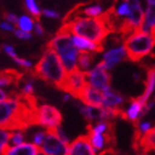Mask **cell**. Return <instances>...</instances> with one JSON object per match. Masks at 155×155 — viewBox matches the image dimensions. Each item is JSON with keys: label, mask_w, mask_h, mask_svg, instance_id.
<instances>
[{"label": "cell", "mask_w": 155, "mask_h": 155, "mask_svg": "<svg viewBox=\"0 0 155 155\" xmlns=\"http://www.w3.org/2000/svg\"><path fill=\"white\" fill-rule=\"evenodd\" d=\"M142 31L155 35V0H149L144 10V20L141 27Z\"/></svg>", "instance_id": "obj_16"}, {"label": "cell", "mask_w": 155, "mask_h": 155, "mask_svg": "<svg viewBox=\"0 0 155 155\" xmlns=\"http://www.w3.org/2000/svg\"><path fill=\"white\" fill-rule=\"evenodd\" d=\"M9 93L7 92L5 89H1L0 87V102H2V101H6L8 97H9Z\"/></svg>", "instance_id": "obj_40"}, {"label": "cell", "mask_w": 155, "mask_h": 155, "mask_svg": "<svg viewBox=\"0 0 155 155\" xmlns=\"http://www.w3.org/2000/svg\"><path fill=\"white\" fill-rule=\"evenodd\" d=\"M18 18H19V17L17 16L16 13H13V12L5 13V21L11 23V25H13V26H16V25H17V22H18Z\"/></svg>", "instance_id": "obj_37"}, {"label": "cell", "mask_w": 155, "mask_h": 155, "mask_svg": "<svg viewBox=\"0 0 155 155\" xmlns=\"http://www.w3.org/2000/svg\"><path fill=\"white\" fill-rule=\"evenodd\" d=\"M125 58H127V54H126V50L124 48V45H119L115 48L109 49L104 52L101 63L107 71H110L116 64H119L120 62L125 60Z\"/></svg>", "instance_id": "obj_10"}, {"label": "cell", "mask_w": 155, "mask_h": 155, "mask_svg": "<svg viewBox=\"0 0 155 155\" xmlns=\"http://www.w3.org/2000/svg\"><path fill=\"white\" fill-rule=\"evenodd\" d=\"M75 100L80 101L81 103L85 104V105H90V107H102L103 103V93L102 91L97 90L90 85H85L82 89L79 95L77 97Z\"/></svg>", "instance_id": "obj_11"}, {"label": "cell", "mask_w": 155, "mask_h": 155, "mask_svg": "<svg viewBox=\"0 0 155 155\" xmlns=\"http://www.w3.org/2000/svg\"><path fill=\"white\" fill-rule=\"evenodd\" d=\"M35 23L36 20L29 15H22L18 18V22H17V29L25 31V32H32L33 28H35Z\"/></svg>", "instance_id": "obj_23"}, {"label": "cell", "mask_w": 155, "mask_h": 155, "mask_svg": "<svg viewBox=\"0 0 155 155\" xmlns=\"http://www.w3.org/2000/svg\"><path fill=\"white\" fill-rule=\"evenodd\" d=\"M87 84L97 90L104 91L107 87H111V74L103 68L101 62H99L95 67L90 69L85 73Z\"/></svg>", "instance_id": "obj_7"}, {"label": "cell", "mask_w": 155, "mask_h": 155, "mask_svg": "<svg viewBox=\"0 0 155 155\" xmlns=\"http://www.w3.org/2000/svg\"><path fill=\"white\" fill-rule=\"evenodd\" d=\"M11 131L7 129H0V155H3L7 147L10 145Z\"/></svg>", "instance_id": "obj_27"}, {"label": "cell", "mask_w": 155, "mask_h": 155, "mask_svg": "<svg viewBox=\"0 0 155 155\" xmlns=\"http://www.w3.org/2000/svg\"><path fill=\"white\" fill-rule=\"evenodd\" d=\"M60 30L73 36L85 38L97 45H102L103 40L111 32L104 15L101 18L73 16V18L64 20Z\"/></svg>", "instance_id": "obj_2"}, {"label": "cell", "mask_w": 155, "mask_h": 155, "mask_svg": "<svg viewBox=\"0 0 155 155\" xmlns=\"http://www.w3.org/2000/svg\"><path fill=\"white\" fill-rule=\"evenodd\" d=\"M25 6H26L27 11L29 12V16H31L35 19H38L39 17L41 16V11L42 9L40 8V6L38 5L37 1L35 0H26L25 1Z\"/></svg>", "instance_id": "obj_26"}, {"label": "cell", "mask_w": 155, "mask_h": 155, "mask_svg": "<svg viewBox=\"0 0 155 155\" xmlns=\"http://www.w3.org/2000/svg\"><path fill=\"white\" fill-rule=\"evenodd\" d=\"M13 33H15V36H16L18 39H20V40H25V41H28V40H30V39L32 38V33L25 32V31H21V30L17 29V28Z\"/></svg>", "instance_id": "obj_35"}, {"label": "cell", "mask_w": 155, "mask_h": 155, "mask_svg": "<svg viewBox=\"0 0 155 155\" xmlns=\"http://www.w3.org/2000/svg\"><path fill=\"white\" fill-rule=\"evenodd\" d=\"M41 15L45 16V18H49V19H59L60 18V12H58L57 10L53 9H49V8H45V9H42Z\"/></svg>", "instance_id": "obj_33"}, {"label": "cell", "mask_w": 155, "mask_h": 155, "mask_svg": "<svg viewBox=\"0 0 155 155\" xmlns=\"http://www.w3.org/2000/svg\"><path fill=\"white\" fill-rule=\"evenodd\" d=\"M62 114L53 105L41 104L36 107L33 111L32 124H37L45 127V131H55L59 126H61Z\"/></svg>", "instance_id": "obj_6"}, {"label": "cell", "mask_w": 155, "mask_h": 155, "mask_svg": "<svg viewBox=\"0 0 155 155\" xmlns=\"http://www.w3.org/2000/svg\"><path fill=\"white\" fill-rule=\"evenodd\" d=\"M9 97L6 101L0 102V129L10 131L21 130L32 124L33 111L36 107H29L32 97Z\"/></svg>", "instance_id": "obj_1"}, {"label": "cell", "mask_w": 155, "mask_h": 155, "mask_svg": "<svg viewBox=\"0 0 155 155\" xmlns=\"http://www.w3.org/2000/svg\"><path fill=\"white\" fill-rule=\"evenodd\" d=\"M35 73L43 81L61 89L68 72L65 71L59 55L53 50L47 48L41 58L35 65Z\"/></svg>", "instance_id": "obj_3"}, {"label": "cell", "mask_w": 155, "mask_h": 155, "mask_svg": "<svg viewBox=\"0 0 155 155\" xmlns=\"http://www.w3.org/2000/svg\"><path fill=\"white\" fill-rule=\"evenodd\" d=\"M69 144L64 143L55 131H47L43 144L40 146V152L43 155H68Z\"/></svg>", "instance_id": "obj_8"}, {"label": "cell", "mask_w": 155, "mask_h": 155, "mask_svg": "<svg viewBox=\"0 0 155 155\" xmlns=\"http://www.w3.org/2000/svg\"><path fill=\"white\" fill-rule=\"evenodd\" d=\"M26 142V134L22 130H13L10 135V145L16 146Z\"/></svg>", "instance_id": "obj_28"}, {"label": "cell", "mask_w": 155, "mask_h": 155, "mask_svg": "<svg viewBox=\"0 0 155 155\" xmlns=\"http://www.w3.org/2000/svg\"><path fill=\"white\" fill-rule=\"evenodd\" d=\"M94 57L93 53H89V52H80L79 58H78V65L77 69L79 71L87 73L91 69V65L93 63Z\"/></svg>", "instance_id": "obj_22"}, {"label": "cell", "mask_w": 155, "mask_h": 155, "mask_svg": "<svg viewBox=\"0 0 155 155\" xmlns=\"http://www.w3.org/2000/svg\"><path fill=\"white\" fill-rule=\"evenodd\" d=\"M45 136H47V131H45V130L37 131V132L32 135V137H31V143H32L33 145L38 146L39 149H40V146H41L42 144H43V142H45Z\"/></svg>", "instance_id": "obj_31"}, {"label": "cell", "mask_w": 155, "mask_h": 155, "mask_svg": "<svg viewBox=\"0 0 155 155\" xmlns=\"http://www.w3.org/2000/svg\"><path fill=\"white\" fill-rule=\"evenodd\" d=\"M145 113H146L145 105L136 97V99H132L131 100V103L127 107V109L123 112L122 116H124L126 120H129L131 122L135 123Z\"/></svg>", "instance_id": "obj_14"}, {"label": "cell", "mask_w": 155, "mask_h": 155, "mask_svg": "<svg viewBox=\"0 0 155 155\" xmlns=\"http://www.w3.org/2000/svg\"><path fill=\"white\" fill-rule=\"evenodd\" d=\"M74 16H82V17H89V18H101L105 13L103 6L100 3H92L87 6H79L75 7L74 10L70 12V15Z\"/></svg>", "instance_id": "obj_15"}, {"label": "cell", "mask_w": 155, "mask_h": 155, "mask_svg": "<svg viewBox=\"0 0 155 155\" xmlns=\"http://www.w3.org/2000/svg\"><path fill=\"white\" fill-rule=\"evenodd\" d=\"M155 90V68H151L146 73V82H145V90L143 92L141 97L139 99L144 105L150 101V97L152 95V93Z\"/></svg>", "instance_id": "obj_21"}, {"label": "cell", "mask_w": 155, "mask_h": 155, "mask_svg": "<svg viewBox=\"0 0 155 155\" xmlns=\"http://www.w3.org/2000/svg\"><path fill=\"white\" fill-rule=\"evenodd\" d=\"M102 93H103L102 107L107 109V110L122 111L121 110V105L124 103V97L121 94L115 92L112 87L105 89L104 91H102Z\"/></svg>", "instance_id": "obj_13"}, {"label": "cell", "mask_w": 155, "mask_h": 155, "mask_svg": "<svg viewBox=\"0 0 155 155\" xmlns=\"http://www.w3.org/2000/svg\"><path fill=\"white\" fill-rule=\"evenodd\" d=\"M154 146H155V126L150 130L145 135H143L142 137L136 140L135 142V147L139 149L140 151H142L143 154H146L150 151H153Z\"/></svg>", "instance_id": "obj_20"}, {"label": "cell", "mask_w": 155, "mask_h": 155, "mask_svg": "<svg viewBox=\"0 0 155 155\" xmlns=\"http://www.w3.org/2000/svg\"><path fill=\"white\" fill-rule=\"evenodd\" d=\"M33 31H35V33L38 35V36H43V35H45V29H43L42 25L39 22V21H36V23H35Z\"/></svg>", "instance_id": "obj_39"}, {"label": "cell", "mask_w": 155, "mask_h": 155, "mask_svg": "<svg viewBox=\"0 0 155 155\" xmlns=\"http://www.w3.org/2000/svg\"><path fill=\"white\" fill-rule=\"evenodd\" d=\"M55 133H57V135H58L63 142L67 143V144H70V137H69V135L64 132V130L62 129L61 126H59L58 129L55 130Z\"/></svg>", "instance_id": "obj_36"}, {"label": "cell", "mask_w": 155, "mask_h": 155, "mask_svg": "<svg viewBox=\"0 0 155 155\" xmlns=\"http://www.w3.org/2000/svg\"><path fill=\"white\" fill-rule=\"evenodd\" d=\"M68 155H97L87 135H81L69 144Z\"/></svg>", "instance_id": "obj_12"}, {"label": "cell", "mask_w": 155, "mask_h": 155, "mask_svg": "<svg viewBox=\"0 0 155 155\" xmlns=\"http://www.w3.org/2000/svg\"><path fill=\"white\" fill-rule=\"evenodd\" d=\"M17 64L20 65L21 68H25V69H32L33 68V63L30 60L28 59H25V58H21V57H18V58L15 60Z\"/></svg>", "instance_id": "obj_34"}, {"label": "cell", "mask_w": 155, "mask_h": 155, "mask_svg": "<svg viewBox=\"0 0 155 155\" xmlns=\"http://www.w3.org/2000/svg\"><path fill=\"white\" fill-rule=\"evenodd\" d=\"M72 43L75 48L78 49L79 52H89V53H95L103 50V45H97L94 42L90 41L85 38L79 36H73L71 35Z\"/></svg>", "instance_id": "obj_17"}, {"label": "cell", "mask_w": 155, "mask_h": 155, "mask_svg": "<svg viewBox=\"0 0 155 155\" xmlns=\"http://www.w3.org/2000/svg\"><path fill=\"white\" fill-rule=\"evenodd\" d=\"M124 48L127 58L132 61H139L149 55L155 48V35L144 32L142 30H135L125 37Z\"/></svg>", "instance_id": "obj_5"}, {"label": "cell", "mask_w": 155, "mask_h": 155, "mask_svg": "<svg viewBox=\"0 0 155 155\" xmlns=\"http://www.w3.org/2000/svg\"><path fill=\"white\" fill-rule=\"evenodd\" d=\"M112 132L107 133V134H97V133H91L89 132L87 134L92 147L94 149L95 152H103L107 150V146L111 144V136Z\"/></svg>", "instance_id": "obj_19"}, {"label": "cell", "mask_w": 155, "mask_h": 155, "mask_svg": "<svg viewBox=\"0 0 155 155\" xmlns=\"http://www.w3.org/2000/svg\"><path fill=\"white\" fill-rule=\"evenodd\" d=\"M72 95L70 93H63V97H62V101H63V102H68V101H70L72 99Z\"/></svg>", "instance_id": "obj_41"}, {"label": "cell", "mask_w": 155, "mask_h": 155, "mask_svg": "<svg viewBox=\"0 0 155 155\" xmlns=\"http://www.w3.org/2000/svg\"><path fill=\"white\" fill-rule=\"evenodd\" d=\"M152 129V124L150 122H140L139 124H136V132H135V139L139 140L140 137H142L143 135H145L146 133L149 132L150 130Z\"/></svg>", "instance_id": "obj_29"}, {"label": "cell", "mask_w": 155, "mask_h": 155, "mask_svg": "<svg viewBox=\"0 0 155 155\" xmlns=\"http://www.w3.org/2000/svg\"><path fill=\"white\" fill-rule=\"evenodd\" d=\"M33 93H35V82L33 80H28L25 82L21 89V94L23 97H32Z\"/></svg>", "instance_id": "obj_30"}, {"label": "cell", "mask_w": 155, "mask_h": 155, "mask_svg": "<svg viewBox=\"0 0 155 155\" xmlns=\"http://www.w3.org/2000/svg\"><path fill=\"white\" fill-rule=\"evenodd\" d=\"M85 85H87L85 73L79 71L77 69L67 74V78L61 87V90L64 91L65 93H70L74 99H77L79 93Z\"/></svg>", "instance_id": "obj_9"}, {"label": "cell", "mask_w": 155, "mask_h": 155, "mask_svg": "<svg viewBox=\"0 0 155 155\" xmlns=\"http://www.w3.org/2000/svg\"><path fill=\"white\" fill-rule=\"evenodd\" d=\"M153 151H155V146H154V149H153Z\"/></svg>", "instance_id": "obj_42"}, {"label": "cell", "mask_w": 155, "mask_h": 155, "mask_svg": "<svg viewBox=\"0 0 155 155\" xmlns=\"http://www.w3.org/2000/svg\"><path fill=\"white\" fill-rule=\"evenodd\" d=\"M0 29L3 30V31H7V32H15L16 30V26H13L11 23L7 22V21H1L0 22Z\"/></svg>", "instance_id": "obj_38"}, {"label": "cell", "mask_w": 155, "mask_h": 155, "mask_svg": "<svg viewBox=\"0 0 155 155\" xmlns=\"http://www.w3.org/2000/svg\"><path fill=\"white\" fill-rule=\"evenodd\" d=\"M87 130H89V132L97 133V134H107V133L112 132L110 122H97L93 125L90 124Z\"/></svg>", "instance_id": "obj_25"}, {"label": "cell", "mask_w": 155, "mask_h": 155, "mask_svg": "<svg viewBox=\"0 0 155 155\" xmlns=\"http://www.w3.org/2000/svg\"><path fill=\"white\" fill-rule=\"evenodd\" d=\"M112 11L119 19H121V18L125 19L131 11V3H130V1H122L119 5H116L115 7H112Z\"/></svg>", "instance_id": "obj_24"}, {"label": "cell", "mask_w": 155, "mask_h": 155, "mask_svg": "<svg viewBox=\"0 0 155 155\" xmlns=\"http://www.w3.org/2000/svg\"><path fill=\"white\" fill-rule=\"evenodd\" d=\"M47 48L51 49L59 55L65 71L72 72L77 70L78 58L80 52L78 51L71 40V35L59 30L58 33L49 41Z\"/></svg>", "instance_id": "obj_4"}, {"label": "cell", "mask_w": 155, "mask_h": 155, "mask_svg": "<svg viewBox=\"0 0 155 155\" xmlns=\"http://www.w3.org/2000/svg\"><path fill=\"white\" fill-rule=\"evenodd\" d=\"M2 51L6 53L8 57H10V58L12 59L13 61L16 60L19 55L17 54V52H16V49H15V47L13 45H8V43H5V45H2Z\"/></svg>", "instance_id": "obj_32"}, {"label": "cell", "mask_w": 155, "mask_h": 155, "mask_svg": "<svg viewBox=\"0 0 155 155\" xmlns=\"http://www.w3.org/2000/svg\"><path fill=\"white\" fill-rule=\"evenodd\" d=\"M40 149L33 145L31 142H25L20 145H9L5 151L3 155H39Z\"/></svg>", "instance_id": "obj_18"}]
</instances>
